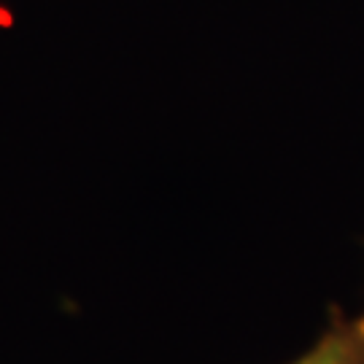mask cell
<instances>
[{"mask_svg":"<svg viewBox=\"0 0 364 364\" xmlns=\"http://www.w3.org/2000/svg\"><path fill=\"white\" fill-rule=\"evenodd\" d=\"M289 364H364V316L348 318L332 305L329 324L318 340Z\"/></svg>","mask_w":364,"mask_h":364,"instance_id":"6da1fadb","label":"cell"},{"mask_svg":"<svg viewBox=\"0 0 364 364\" xmlns=\"http://www.w3.org/2000/svg\"><path fill=\"white\" fill-rule=\"evenodd\" d=\"M362 316H364V313H362Z\"/></svg>","mask_w":364,"mask_h":364,"instance_id":"7a4b0ae2","label":"cell"}]
</instances>
